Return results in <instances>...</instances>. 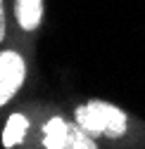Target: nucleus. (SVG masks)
Instances as JSON below:
<instances>
[{"label": "nucleus", "mask_w": 145, "mask_h": 149, "mask_svg": "<svg viewBox=\"0 0 145 149\" xmlns=\"http://www.w3.org/2000/svg\"><path fill=\"white\" fill-rule=\"evenodd\" d=\"M76 123L93 137H121L126 133V114L110 102H86L76 109Z\"/></svg>", "instance_id": "nucleus-1"}, {"label": "nucleus", "mask_w": 145, "mask_h": 149, "mask_svg": "<svg viewBox=\"0 0 145 149\" xmlns=\"http://www.w3.org/2000/svg\"><path fill=\"white\" fill-rule=\"evenodd\" d=\"M43 130H45L43 147L48 149H95L98 147L93 144V135H88L79 123L69 125L62 118H50Z\"/></svg>", "instance_id": "nucleus-2"}, {"label": "nucleus", "mask_w": 145, "mask_h": 149, "mask_svg": "<svg viewBox=\"0 0 145 149\" xmlns=\"http://www.w3.org/2000/svg\"><path fill=\"white\" fill-rule=\"evenodd\" d=\"M24 76H26V64L19 54L12 50L0 52V107L17 95V90L24 83Z\"/></svg>", "instance_id": "nucleus-3"}, {"label": "nucleus", "mask_w": 145, "mask_h": 149, "mask_svg": "<svg viewBox=\"0 0 145 149\" xmlns=\"http://www.w3.org/2000/svg\"><path fill=\"white\" fill-rule=\"evenodd\" d=\"M14 14H17V22H19V26L24 31L38 29V24L43 19V0H17Z\"/></svg>", "instance_id": "nucleus-4"}, {"label": "nucleus", "mask_w": 145, "mask_h": 149, "mask_svg": "<svg viewBox=\"0 0 145 149\" xmlns=\"http://www.w3.org/2000/svg\"><path fill=\"white\" fill-rule=\"evenodd\" d=\"M26 128H29V121H26L22 114H12V116L7 118L5 133H3V147H7V149L17 147V144H19V142L24 140V135H26Z\"/></svg>", "instance_id": "nucleus-5"}, {"label": "nucleus", "mask_w": 145, "mask_h": 149, "mask_svg": "<svg viewBox=\"0 0 145 149\" xmlns=\"http://www.w3.org/2000/svg\"><path fill=\"white\" fill-rule=\"evenodd\" d=\"M3 38H5V5L0 0V43H3Z\"/></svg>", "instance_id": "nucleus-6"}]
</instances>
